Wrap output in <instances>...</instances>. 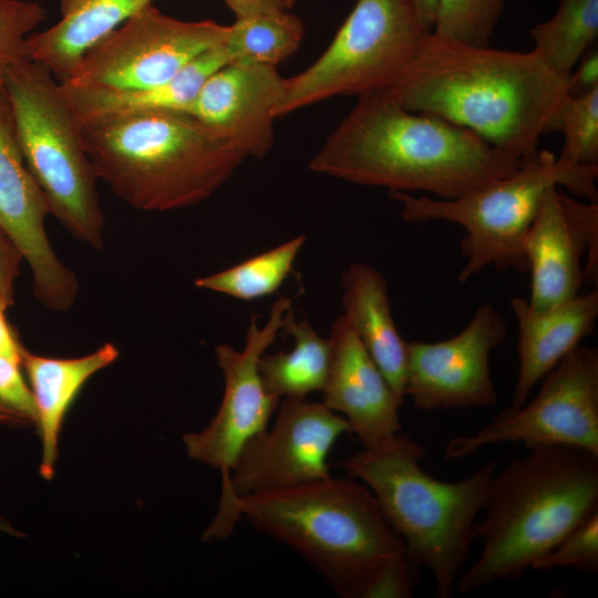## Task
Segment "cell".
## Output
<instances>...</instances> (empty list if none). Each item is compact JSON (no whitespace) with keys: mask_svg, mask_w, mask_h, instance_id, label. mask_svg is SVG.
<instances>
[{"mask_svg":"<svg viewBox=\"0 0 598 598\" xmlns=\"http://www.w3.org/2000/svg\"><path fill=\"white\" fill-rule=\"evenodd\" d=\"M408 0H355L321 55L287 78L277 115L393 85L430 33Z\"/></svg>","mask_w":598,"mask_h":598,"instance_id":"cell-9","label":"cell"},{"mask_svg":"<svg viewBox=\"0 0 598 598\" xmlns=\"http://www.w3.org/2000/svg\"><path fill=\"white\" fill-rule=\"evenodd\" d=\"M330 364L322 403L340 413L363 447H372L401 431L403 401L392 389L344 315L329 337Z\"/></svg>","mask_w":598,"mask_h":598,"instance_id":"cell-18","label":"cell"},{"mask_svg":"<svg viewBox=\"0 0 598 598\" xmlns=\"http://www.w3.org/2000/svg\"><path fill=\"white\" fill-rule=\"evenodd\" d=\"M561 567L595 575L598 573V512L567 533L532 569L550 570Z\"/></svg>","mask_w":598,"mask_h":598,"instance_id":"cell-30","label":"cell"},{"mask_svg":"<svg viewBox=\"0 0 598 598\" xmlns=\"http://www.w3.org/2000/svg\"><path fill=\"white\" fill-rule=\"evenodd\" d=\"M553 186L570 181L547 150L522 161L513 173L453 199L390 192L405 221L444 220L465 230L460 248L466 261L457 275L465 282L492 266L498 271H528L525 240L543 199Z\"/></svg>","mask_w":598,"mask_h":598,"instance_id":"cell-8","label":"cell"},{"mask_svg":"<svg viewBox=\"0 0 598 598\" xmlns=\"http://www.w3.org/2000/svg\"><path fill=\"white\" fill-rule=\"evenodd\" d=\"M8 307H10L8 302L0 297V357L21 364L23 344L7 320L6 311Z\"/></svg>","mask_w":598,"mask_h":598,"instance_id":"cell-36","label":"cell"},{"mask_svg":"<svg viewBox=\"0 0 598 598\" xmlns=\"http://www.w3.org/2000/svg\"><path fill=\"white\" fill-rule=\"evenodd\" d=\"M386 90L405 109L470 130L520 162L538 152L544 134L558 128L570 95L569 78L533 49L473 45L434 32L423 37Z\"/></svg>","mask_w":598,"mask_h":598,"instance_id":"cell-1","label":"cell"},{"mask_svg":"<svg viewBox=\"0 0 598 598\" xmlns=\"http://www.w3.org/2000/svg\"><path fill=\"white\" fill-rule=\"evenodd\" d=\"M528 450L491 480L475 524L481 554L460 575V592L519 578L598 512V454L564 444Z\"/></svg>","mask_w":598,"mask_h":598,"instance_id":"cell-4","label":"cell"},{"mask_svg":"<svg viewBox=\"0 0 598 598\" xmlns=\"http://www.w3.org/2000/svg\"><path fill=\"white\" fill-rule=\"evenodd\" d=\"M155 0H60V20L31 33L24 55L45 68L60 83L83 55Z\"/></svg>","mask_w":598,"mask_h":598,"instance_id":"cell-21","label":"cell"},{"mask_svg":"<svg viewBox=\"0 0 598 598\" xmlns=\"http://www.w3.org/2000/svg\"><path fill=\"white\" fill-rule=\"evenodd\" d=\"M558 187L546 193L525 240L527 301L538 312L578 296L584 281H598V203L576 200Z\"/></svg>","mask_w":598,"mask_h":598,"instance_id":"cell-16","label":"cell"},{"mask_svg":"<svg viewBox=\"0 0 598 598\" xmlns=\"http://www.w3.org/2000/svg\"><path fill=\"white\" fill-rule=\"evenodd\" d=\"M423 25L432 32L436 18L437 0H408Z\"/></svg>","mask_w":598,"mask_h":598,"instance_id":"cell-37","label":"cell"},{"mask_svg":"<svg viewBox=\"0 0 598 598\" xmlns=\"http://www.w3.org/2000/svg\"><path fill=\"white\" fill-rule=\"evenodd\" d=\"M286 81L275 66L227 63L207 79L187 114L229 140L246 158H262L274 146Z\"/></svg>","mask_w":598,"mask_h":598,"instance_id":"cell-17","label":"cell"},{"mask_svg":"<svg viewBox=\"0 0 598 598\" xmlns=\"http://www.w3.org/2000/svg\"><path fill=\"white\" fill-rule=\"evenodd\" d=\"M506 0H437L432 32L480 47L489 45Z\"/></svg>","mask_w":598,"mask_h":598,"instance_id":"cell-29","label":"cell"},{"mask_svg":"<svg viewBox=\"0 0 598 598\" xmlns=\"http://www.w3.org/2000/svg\"><path fill=\"white\" fill-rule=\"evenodd\" d=\"M22 260L18 249L0 233V297L9 306L14 302V283Z\"/></svg>","mask_w":598,"mask_h":598,"instance_id":"cell-33","label":"cell"},{"mask_svg":"<svg viewBox=\"0 0 598 598\" xmlns=\"http://www.w3.org/2000/svg\"><path fill=\"white\" fill-rule=\"evenodd\" d=\"M236 18L259 13L290 10L296 0H224Z\"/></svg>","mask_w":598,"mask_h":598,"instance_id":"cell-35","label":"cell"},{"mask_svg":"<svg viewBox=\"0 0 598 598\" xmlns=\"http://www.w3.org/2000/svg\"><path fill=\"white\" fill-rule=\"evenodd\" d=\"M228 25L184 21L150 4L89 50L63 84L107 90L162 84L225 43Z\"/></svg>","mask_w":598,"mask_h":598,"instance_id":"cell-12","label":"cell"},{"mask_svg":"<svg viewBox=\"0 0 598 598\" xmlns=\"http://www.w3.org/2000/svg\"><path fill=\"white\" fill-rule=\"evenodd\" d=\"M292 298L281 297L270 308L262 327L252 317L241 350L218 344L215 355L224 375L221 403L209 424L199 432L185 433L188 456L220 472L223 499L228 492L231 470L245 447L267 429L280 400L270 394L259 373V360L282 328Z\"/></svg>","mask_w":598,"mask_h":598,"instance_id":"cell-13","label":"cell"},{"mask_svg":"<svg viewBox=\"0 0 598 598\" xmlns=\"http://www.w3.org/2000/svg\"><path fill=\"white\" fill-rule=\"evenodd\" d=\"M520 163L472 131L410 111L380 90L358 96L309 167L353 184L453 199L513 173Z\"/></svg>","mask_w":598,"mask_h":598,"instance_id":"cell-2","label":"cell"},{"mask_svg":"<svg viewBox=\"0 0 598 598\" xmlns=\"http://www.w3.org/2000/svg\"><path fill=\"white\" fill-rule=\"evenodd\" d=\"M343 315L394 392L404 400L406 344L393 320L383 275L364 262L349 265L341 278Z\"/></svg>","mask_w":598,"mask_h":598,"instance_id":"cell-22","label":"cell"},{"mask_svg":"<svg viewBox=\"0 0 598 598\" xmlns=\"http://www.w3.org/2000/svg\"><path fill=\"white\" fill-rule=\"evenodd\" d=\"M597 35L598 0H559L556 12L530 29L533 50L563 78H569Z\"/></svg>","mask_w":598,"mask_h":598,"instance_id":"cell-26","label":"cell"},{"mask_svg":"<svg viewBox=\"0 0 598 598\" xmlns=\"http://www.w3.org/2000/svg\"><path fill=\"white\" fill-rule=\"evenodd\" d=\"M48 214L47 199L23 159L0 73V233L28 264L34 298L51 311L64 312L74 305L80 285L52 248L44 225Z\"/></svg>","mask_w":598,"mask_h":598,"instance_id":"cell-15","label":"cell"},{"mask_svg":"<svg viewBox=\"0 0 598 598\" xmlns=\"http://www.w3.org/2000/svg\"><path fill=\"white\" fill-rule=\"evenodd\" d=\"M224 44L204 52L172 79L155 86L133 90L78 87L63 83L61 86L81 125L103 117L150 111L187 113L207 79L228 63Z\"/></svg>","mask_w":598,"mask_h":598,"instance_id":"cell-23","label":"cell"},{"mask_svg":"<svg viewBox=\"0 0 598 598\" xmlns=\"http://www.w3.org/2000/svg\"><path fill=\"white\" fill-rule=\"evenodd\" d=\"M118 354L112 342L86 355L68 359L38 355L22 348L21 367L27 372L35 403V425L42 443L40 474L44 480L53 477L60 432L69 409L84 384L112 364Z\"/></svg>","mask_w":598,"mask_h":598,"instance_id":"cell-20","label":"cell"},{"mask_svg":"<svg viewBox=\"0 0 598 598\" xmlns=\"http://www.w3.org/2000/svg\"><path fill=\"white\" fill-rule=\"evenodd\" d=\"M537 394L508 406L470 435L455 436L445 460H458L484 446L519 442L527 448L564 444L598 454V351L577 347L542 380Z\"/></svg>","mask_w":598,"mask_h":598,"instance_id":"cell-11","label":"cell"},{"mask_svg":"<svg viewBox=\"0 0 598 598\" xmlns=\"http://www.w3.org/2000/svg\"><path fill=\"white\" fill-rule=\"evenodd\" d=\"M45 16L37 1L0 0V73L25 56V40Z\"/></svg>","mask_w":598,"mask_h":598,"instance_id":"cell-31","label":"cell"},{"mask_svg":"<svg viewBox=\"0 0 598 598\" xmlns=\"http://www.w3.org/2000/svg\"><path fill=\"white\" fill-rule=\"evenodd\" d=\"M281 329L293 338V347L261 355L258 367L267 391L279 400L306 399L322 391L330 364L329 340L307 320L297 321L292 309L286 313Z\"/></svg>","mask_w":598,"mask_h":598,"instance_id":"cell-24","label":"cell"},{"mask_svg":"<svg viewBox=\"0 0 598 598\" xmlns=\"http://www.w3.org/2000/svg\"><path fill=\"white\" fill-rule=\"evenodd\" d=\"M235 508L309 561L342 598H402L410 591L404 543L369 487L353 477L328 475L238 497Z\"/></svg>","mask_w":598,"mask_h":598,"instance_id":"cell-3","label":"cell"},{"mask_svg":"<svg viewBox=\"0 0 598 598\" xmlns=\"http://www.w3.org/2000/svg\"><path fill=\"white\" fill-rule=\"evenodd\" d=\"M518 326V374L511 408L523 405L534 386L595 330L597 287L547 311H535L520 297L511 299Z\"/></svg>","mask_w":598,"mask_h":598,"instance_id":"cell-19","label":"cell"},{"mask_svg":"<svg viewBox=\"0 0 598 598\" xmlns=\"http://www.w3.org/2000/svg\"><path fill=\"white\" fill-rule=\"evenodd\" d=\"M564 135L557 165L571 182L570 193L598 202V89L569 95L558 118Z\"/></svg>","mask_w":598,"mask_h":598,"instance_id":"cell-25","label":"cell"},{"mask_svg":"<svg viewBox=\"0 0 598 598\" xmlns=\"http://www.w3.org/2000/svg\"><path fill=\"white\" fill-rule=\"evenodd\" d=\"M350 433L347 420L322 402L283 399L271 430L255 435L230 473L227 495L204 532V540L227 538L241 518L238 497L282 489L330 475L328 455Z\"/></svg>","mask_w":598,"mask_h":598,"instance_id":"cell-10","label":"cell"},{"mask_svg":"<svg viewBox=\"0 0 598 598\" xmlns=\"http://www.w3.org/2000/svg\"><path fill=\"white\" fill-rule=\"evenodd\" d=\"M81 130L97 178L143 212L200 204L247 159L229 140L184 112L109 116Z\"/></svg>","mask_w":598,"mask_h":598,"instance_id":"cell-5","label":"cell"},{"mask_svg":"<svg viewBox=\"0 0 598 598\" xmlns=\"http://www.w3.org/2000/svg\"><path fill=\"white\" fill-rule=\"evenodd\" d=\"M570 95H579L598 89V53L588 50L569 75Z\"/></svg>","mask_w":598,"mask_h":598,"instance_id":"cell-34","label":"cell"},{"mask_svg":"<svg viewBox=\"0 0 598 598\" xmlns=\"http://www.w3.org/2000/svg\"><path fill=\"white\" fill-rule=\"evenodd\" d=\"M21 364L0 357V401L28 422L37 421L31 388L21 373Z\"/></svg>","mask_w":598,"mask_h":598,"instance_id":"cell-32","label":"cell"},{"mask_svg":"<svg viewBox=\"0 0 598 598\" xmlns=\"http://www.w3.org/2000/svg\"><path fill=\"white\" fill-rule=\"evenodd\" d=\"M305 240L303 235L297 236L228 269L199 277L194 283L200 289L247 301L269 296L292 271Z\"/></svg>","mask_w":598,"mask_h":598,"instance_id":"cell-28","label":"cell"},{"mask_svg":"<svg viewBox=\"0 0 598 598\" xmlns=\"http://www.w3.org/2000/svg\"><path fill=\"white\" fill-rule=\"evenodd\" d=\"M28 421L20 414L9 409L0 401V424H7L10 426L23 425Z\"/></svg>","mask_w":598,"mask_h":598,"instance_id":"cell-38","label":"cell"},{"mask_svg":"<svg viewBox=\"0 0 598 598\" xmlns=\"http://www.w3.org/2000/svg\"><path fill=\"white\" fill-rule=\"evenodd\" d=\"M3 81L23 159L49 213L75 240L102 249L99 178L61 83L25 56L7 68Z\"/></svg>","mask_w":598,"mask_h":598,"instance_id":"cell-7","label":"cell"},{"mask_svg":"<svg viewBox=\"0 0 598 598\" xmlns=\"http://www.w3.org/2000/svg\"><path fill=\"white\" fill-rule=\"evenodd\" d=\"M305 33L303 22L289 10L236 18L228 25L224 48L228 63L275 66L297 52Z\"/></svg>","mask_w":598,"mask_h":598,"instance_id":"cell-27","label":"cell"},{"mask_svg":"<svg viewBox=\"0 0 598 598\" xmlns=\"http://www.w3.org/2000/svg\"><path fill=\"white\" fill-rule=\"evenodd\" d=\"M506 336L503 315L493 305L483 303L467 326L450 339L408 342L405 396L422 411L495 404L489 358Z\"/></svg>","mask_w":598,"mask_h":598,"instance_id":"cell-14","label":"cell"},{"mask_svg":"<svg viewBox=\"0 0 598 598\" xmlns=\"http://www.w3.org/2000/svg\"><path fill=\"white\" fill-rule=\"evenodd\" d=\"M425 451L400 432L383 443L363 447L342 462L348 476L360 480L375 497L383 517L403 540L415 569L426 568L439 598L456 588L475 538L498 461L493 460L472 475L444 482L421 466Z\"/></svg>","mask_w":598,"mask_h":598,"instance_id":"cell-6","label":"cell"},{"mask_svg":"<svg viewBox=\"0 0 598 598\" xmlns=\"http://www.w3.org/2000/svg\"><path fill=\"white\" fill-rule=\"evenodd\" d=\"M0 530L8 533L10 535H13V536H19V537L23 536L22 533L17 530L8 520L3 518H0Z\"/></svg>","mask_w":598,"mask_h":598,"instance_id":"cell-39","label":"cell"}]
</instances>
